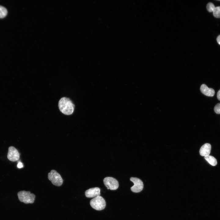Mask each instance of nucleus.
<instances>
[{"mask_svg": "<svg viewBox=\"0 0 220 220\" xmlns=\"http://www.w3.org/2000/svg\"><path fill=\"white\" fill-rule=\"evenodd\" d=\"M103 182L108 189L115 190L119 187V184L118 181L116 179L112 177H105L103 180Z\"/></svg>", "mask_w": 220, "mask_h": 220, "instance_id": "39448f33", "label": "nucleus"}, {"mask_svg": "<svg viewBox=\"0 0 220 220\" xmlns=\"http://www.w3.org/2000/svg\"><path fill=\"white\" fill-rule=\"evenodd\" d=\"M90 204L91 207L97 210L104 209L106 206L105 200L101 196H99L91 200Z\"/></svg>", "mask_w": 220, "mask_h": 220, "instance_id": "7ed1b4c3", "label": "nucleus"}, {"mask_svg": "<svg viewBox=\"0 0 220 220\" xmlns=\"http://www.w3.org/2000/svg\"><path fill=\"white\" fill-rule=\"evenodd\" d=\"M7 11L4 7L0 6V18L5 17L7 14Z\"/></svg>", "mask_w": 220, "mask_h": 220, "instance_id": "f8f14e48", "label": "nucleus"}, {"mask_svg": "<svg viewBox=\"0 0 220 220\" xmlns=\"http://www.w3.org/2000/svg\"><path fill=\"white\" fill-rule=\"evenodd\" d=\"M217 41L218 43L220 45V35L218 36L217 38Z\"/></svg>", "mask_w": 220, "mask_h": 220, "instance_id": "a211bd4d", "label": "nucleus"}, {"mask_svg": "<svg viewBox=\"0 0 220 220\" xmlns=\"http://www.w3.org/2000/svg\"><path fill=\"white\" fill-rule=\"evenodd\" d=\"M217 96L218 99L220 101V89L217 92Z\"/></svg>", "mask_w": 220, "mask_h": 220, "instance_id": "f3484780", "label": "nucleus"}, {"mask_svg": "<svg viewBox=\"0 0 220 220\" xmlns=\"http://www.w3.org/2000/svg\"><path fill=\"white\" fill-rule=\"evenodd\" d=\"M134 185L131 187V191L134 193H138L141 191L143 188L144 185L142 181L139 178L136 177H131L130 178Z\"/></svg>", "mask_w": 220, "mask_h": 220, "instance_id": "423d86ee", "label": "nucleus"}, {"mask_svg": "<svg viewBox=\"0 0 220 220\" xmlns=\"http://www.w3.org/2000/svg\"><path fill=\"white\" fill-rule=\"evenodd\" d=\"M214 16L216 18H220V6L215 7L213 12Z\"/></svg>", "mask_w": 220, "mask_h": 220, "instance_id": "ddd939ff", "label": "nucleus"}, {"mask_svg": "<svg viewBox=\"0 0 220 220\" xmlns=\"http://www.w3.org/2000/svg\"><path fill=\"white\" fill-rule=\"evenodd\" d=\"M75 105L72 101L66 97H61L58 102V107L60 112L67 116L72 115L74 111Z\"/></svg>", "mask_w": 220, "mask_h": 220, "instance_id": "f257e3e1", "label": "nucleus"}, {"mask_svg": "<svg viewBox=\"0 0 220 220\" xmlns=\"http://www.w3.org/2000/svg\"><path fill=\"white\" fill-rule=\"evenodd\" d=\"M204 158L212 166H215L217 163L216 159L213 156L209 155L204 157Z\"/></svg>", "mask_w": 220, "mask_h": 220, "instance_id": "9b49d317", "label": "nucleus"}, {"mask_svg": "<svg viewBox=\"0 0 220 220\" xmlns=\"http://www.w3.org/2000/svg\"><path fill=\"white\" fill-rule=\"evenodd\" d=\"M8 159L11 161H17L20 158V154L17 150L14 147H9L7 154Z\"/></svg>", "mask_w": 220, "mask_h": 220, "instance_id": "0eeeda50", "label": "nucleus"}, {"mask_svg": "<svg viewBox=\"0 0 220 220\" xmlns=\"http://www.w3.org/2000/svg\"><path fill=\"white\" fill-rule=\"evenodd\" d=\"M85 195L88 198L97 197L100 195V189L98 187L90 188L86 191Z\"/></svg>", "mask_w": 220, "mask_h": 220, "instance_id": "6e6552de", "label": "nucleus"}, {"mask_svg": "<svg viewBox=\"0 0 220 220\" xmlns=\"http://www.w3.org/2000/svg\"><path fill=\"white\" fill-rule=\"evenodd\" d=\"M17 167L19 168H22L23 167V165L22 163L19 162L17 165Z\"/></svg>", "mask_w": 220, "mask_h": 220, "instance_id": "dca6fc26", "label": "nucleus"}, {"mask_svg": "<svg viewBox=\"0 0 220 220\" xmlns=\"http://www.w3.org/2000/svg\"><path fill=\"white\" fill-rule=\"evenodd\" d=\"M211 149V145L208 143L203 145L200 150V155L202 156H206L209 155Z\"/></svg>", "mask_w": 220, "mask_h": 220, "instance_id": "9d476101", "label": "nucleus"}, {"mask_svg": "<svg viewBox=\"0 0 220 220\" xmlns=\"http://www.w3.org/2000/svg\"><path fill=\"white\" fill-rule=\"evenodd\" d=\"M48 178L52 183L57 186L61 185L63 182V180L61 175L55 170H52L48 174Z\"/></svg>", "mask_w": 220, "mask_h": 220, "instance_id": "20e7f679", "label": "nucleus"}, {"mask_svg": "<svg viewBox=\"0 0 220 220\" xmlns=\"http://www.w3.org/2000/svg\"><path fill=\"white\" fill-rule=\"evenodd\" d=\"M215 7L214 4L211 2L208 3L207 6V10L210 12H213Z\"/></svg>", "mask_w": 220, "mask_h": 220, "instance_id": "4468645a", "label": "nucleus"}, {"mask_svg": "<svg viewBox=\"0 0 220 220\" xmlns=\"http://www.w3.org/2000/svg\"><path fill=\"white\" fill-rule=\"evenodd\" d=\"M17 195L20 201L25 204H32L34 202L35 195L29 191H20L18 193Z\"/></svg>", "mask_w": 220, "mask_h": 220, "instance_id": "f03ea898", "label": "nucleus"}, {"mask_svg": "<svg viewBox=\"0 0 220 220\" xmlns=\"http://www.w3.org/2000/svg\"><path fill=\"white\" fill-rule=\"evenodd\" d=\"M214 110L217 114H220V103L217 104L214 107Z\"/></svg>", "mask_w": 220, "mask_h": 220, "instance_id": "2eb2a0df", "label": "nucleus"}, {"mask_svg": "<svg viewBox=\"0 0 220 220\" xmlns=\"http://www.w3.org/2000/svg\"><path fill=\"white\" fill-rule=\"evenodd\" d=\"M200 90L201 93L204 95L209 97L213 96L215 94L214 89L208 88L205 84L201 85L200 87Z\"/></svg>", "mask_w": 220, "mask_h": 220, "instance_id": "1a4fd4ad", "label": "nucleus"}]
</instances>
